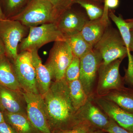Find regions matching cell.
Instances as JSON below:
<instances>
[{
    "instance_id": "cell-1",
    "label": "cell",
    "mask_w": 133,
    "mask_h": 133,
    "mask_svg": "<svg viewBox=\"0 0 133 133\" xmlns=\"http://www.w3.org/2000/svg\"><path fill=\"white\" fill-rule=\"evenodd\" d=\"M47 121L50 127H61L70 121L81 118L70 96L69 83L64 78L52 82L43 97Z\"/></svg>"
},
{
    "instance_id": "cell-2",
    "label": "cell",
    "mask_w": 133,
    "mask_h": 133,
    "mask_svg": "<svg viewBox=\"0 0 133 133\" xmlns=\"http://www.w3.org/2000/svg\"><path fill=\"white\" fill-rule=\"evenodd\" d=\"M61 12L45 0H32L23 11L9 18L26 27L56 23Z\"/></svg>"
},
{
    "instance_id": "cell-3",
    "label": "cell",
    "mask_w": 133,
    "mask_h": 133,
    "mask_svg": "<svg viewBox=\"0 0 133 133\" xmlns=\"http://www.w3.org/2000/svg\"><path fill=\"white\" fill-rule=\"evenodd\" d=\"M66 41L65 36L59 30L56 23H46L30 27L28 35L23 39L19 45L21 51L38 50L46 44Z\"/></svg>"
},
{
    "instance_id": "cell-4",
    "label": "cell",
    "mask_w": 133,
    "mask_h": 133,
    "mask_svg": "<svg viewBox=\"0 0 133 133\" xmlns=\"http://www.w3.org/2000/svg\"><path fill=\"white\" fill-rule=\"evenodd\" d=\"M108 27L93 48L101 55L104 65L109 64L117 59H124L127 56V49L119 32Z\"/></svg>"
},
{
    "instance_id": "cell-5",
    "label": "cell",
    "mask_w": 133,
    "mask_h": 133,
    "mask_svg": "<svg viewBox=\"0 0 133 133\" xmlns=\"http://www.w3.org/2000/svg\"><path fill=\"white\" fill-rule=\"evenodd\" d=\"M73 57L71 48L66 41L55 42L45 65L49 70L52 79L56 81L65 78L66 69Z\"/></svg>"
},
{
    "instance_id": "cell-6",
    "label": "cell",
    "mask_w": 133,
    "mask_h": 133,
    "mask_svg": "<svg viewBox=\"0 0 133 133\" xmlns=\"http://www.w3.org/2000/svg\"><path fill=\"white\" fill-rule=\"evenodd\" d=\"M13 64L22 90L26 92L40 94L31 52L21 51L13 61Z\"/></svg>"
},
{
    "instance_id": "cell-7",
    "label": "cell",
    "mask_w": 133,
    "mask_h": 133,
    "mask_svg": "<svg viewBox=\"0 0 133 133\" xmlns=\"http://www.w3.org/2000/svg\"><path fill=\"white\" fill-rule=\"evenodd\" d=\"M26 31V26L18 21L0 20V38L5 46L6 56L13 61L18 56V45Z\"/></svg>"
},
{
    "instance_id": "cell-8",
    "label": "cell",
    "mask_w": 133,
    "mask_h": 133,
    "mask_svg": "<svg viewBox=\"0 0 133 133\" xmlns=\"http://www.w3.org/2000/svg\"><path fill=\"white\" fill-rule=\"evenodd\" d=\"M123 58L116 59L109 64L102 63L98 70L99 78L97 86L98 96L102 97L115 90L124 88L123 77L119 73V66Z\"/></svg>"
},
{
    "instance_id": "cell-9",
    "label": "cell",
    "mask_w": 133,
    "mask_h": 133,
    "mask_svg": "<svg viewBox=\"0 0 133 133\" xmlns=\"http://www.w3.org/2000/svg\"><path fill=\"white\" fill-rule=\"evenodd\" d=\"M102 62L101 55L94 48L80 58L79 79L89 97H92L96 76Z\"/></svg>"
},
{
    "instance_id": "cell-10",
    "label": "cell",
    "mask_w": 133,
    "mask_h": 133,
    "mask_svg": "<svg viewBox=\"0 0 133 133\" xmlns=\"http://www.w3.org/2000/svg\"><path fill=\"white\" fill-rule=\"evenodd\" d=\"M27 115L36 129L42 133H51L47 121L43 97L40 94L23 91Z\"/></svg>"
},
{
    "instance_id": "cell-11",
    "label": "cell",
    "mask_w": 133,
    "mask_h": 133,
    "mask_svg": "<svg viewBox=\"0 0 133 133\" xmlns=\"http://www.w3.org/2000/svg\"><path fill=\"white\" fill-rule=\"evenodd\" d=\"M72 5L62 11L55 23L65 37L80 33L88 21L84 15Z\"/></svg>"
},
{
    "instance_id": "cell-12",
    "label": "cell",
    "mask_w": 133,
    "mask_h": 133,
    "mask_svg": "<svg viewBox=\"0 0 133 133\" xmlns=\"http://www.w3.org/2000/svg\"><path fill=\"white\" fill-rule=\"evenodd\" d=\"M94 102L109 118L119 125L133 133V113L122 109L115 103L98 96Z\"/></svg>"
},
{
    "instance_id": "cell-13",
    "label": "cell",
    "mask_w": 133,
    "mask_h": 133,
    "mask_svg": "<svg viewBox=\"0 0 133 133\" xmlns=\"http://www.w3.org/2000/svg\"><path fill=\"white\" fill-rule=\"evenodd\" d=\"M22 91L12 90L0 85L1 111L27 115L26 103Z\"/></svg>"
},
{
    "instance_id": "cell-14",
    "label": "cell",
    "mask_w": 133,
    "mask_h": 133,
    "mask_svg": "<svg viewBox=\"0 0 133 133\" xmlns=\"http://www.w3.org/2000/svg\"><path fill=\"white\" fill-rule=\"evenodd\" d=\"M90 97H89L85 104L79 109V116L81 118L85 119L104 130L109 126L111 118L92 103Z\"/></svg>"
},
{
    "instance_id": "cell-15",
    "label": "cell",
    "mask_w": 133,
    "mask_h": 133,
    "mask_svg": "<svg viewBox=\"0 0 133 133\" xmlns=\"http://www.w3.org/2000/svg\"><path fill=\"white\" fill-rule=\"evenodd\" d=\"M38 51L35 50L31 52L33 65L35 70L38 91L43 97L49 91L52 79L49 69L43 64Z\"/></svg>"
},
{
    "instance_id": "cell-16",
    "label": "cell",
    "mask_w": 133,
    "mask_h": 133,
    "mask_svg": "<svg viewBox=\"0 0 133 133\" xmlns=\"http://www.w3.org/2000/svg\"><path fill=\"white\" fill-rule=\"evenodd\" d=\"M6 55L0 58V85L12 90L22 91L14 64Z\"/></svg>"
},
{
    "instance_id": "cell-17",
    "label": "cell",
    "mask_w": 133,
    "mask_h": 133,
    "mask_svg": "<svg viewBox=\"0 0 133 133\" xmlns=\"http://www.w3.org/2000/svg\"><path fill=\"white\" fill-rule=\"evenodd\" d=\"M109 25L101 18L88 21L80 33L83 38L93 48L102 37Z\"/></svg>"
},
{
    "instance_id": "cell-18",
    "label": "cell",
    "mask_w": 133,
    "mask_h": 133,
    "mask_svg": "<svg viewBox=\"0 0 133 133\" xmlns=\"http://www.w3.org/2000/svg\"><path fill=\"white\" fill-rule=\"evenodd\" d=\"M5 121L18 133H33L35 128L26 115L19 113H3ZM36 129V128H35Z\"/></svg>"
},
{
    "instance_id": "cell-19",
    "label": "cell",
    "mask_w": 133,
    "mask_h": 133,
    "mask_svg": "<svg viewBox=\"0 0 133 133\" xmlns=\"http://www.w3.org/2000/svg\"><path fill=\"white\" fill-rule=\"evenodd\" d=\"M125 88L112 91L101 97L113 102L125 111L133 113V97Z\"/></svg>"
},
{
    "instance_id": "cell-20",
    "label": "cell",
    "mask_w": 133,
    "mask_h": 133,
    "mask_svg": "<svg viewBox=\"0 0 133 133\" xmlns=\"http://www.w3.org/2000/svg\"><path fill=\"white\" fill-rule=\"evenodd\" d=\"M68 83L72 102L75 108L78 110L85 104L89 97L87 95L79 79Z\"/></svg>"
},
{
    "instance_id": "cell-21",
    "label": "cell",
    "mask_w": 133,
    "mask_h": 133,
    "mask_svg": "<svg viewBox=\"0 0 133 133\" xmlns=\"http://www.w3.org/2000/svg\"><path fill=\"white\" fill-rule=\"evenodd\" d=\"M74 56L80 58L93 48L83 38L80 33L65 37Z\"/></svg>"
},
{
    "instance_id": "cell-22",
    "label": "cell",
    "mask_w": 133,
    "mask_h": 133,
    "mask_svg": "<svg viewBox=\"0 0 133 133\" xmlns=\"http://www.w3.org/2000/svg\"><path fill=\"white\" fill-rule=\"evenodd\" d=\"M32 1L0 0V5L5 18L8 19L21 12Z\"/></svg>"
},
{
    "instance_id": "cell-23",
    "label": "cell",
    "mask_w": 133,
    "mask_h": 133,
    "mask_svg": "<svg viewBox=\"0 0 133 133\" xmlns=\"http://www.w3.org/2000/svg\"><path fill=\"white\" fill-rule=\"evenodd\" d=\"M109 17L116 24L127 49V56L131 55L129 50L131 34L130 28L127 22L123 19L121 15L117 16L112 11L109 10Z\"/></svg>"
},
{
    "instance_id": "cell-24",
    "label": "cell",
    "mask_w": 133,
    "mask_h": 133,
    "mask_svg": "<svg viewBox=\"0 0 133 133\" xmlns=\"http://www.w3.org/2000/svg\"><path fill=\"white\" fill-rule=\"evenodd\" d=\"M90 0H74L73 3H77L84 9L90 21L96 20L102 17L104 8L91 2Z\"/></svg>"
},
{
    "instance_id": "cell-25",
    "label": "cell",
    "mask_w": 133,
    "mask_h": 133,
    "mask_svg": "<svg viewBox=\"0 0 133 133\" xmlns=\"http://www.w3.org/2000/svg\"><path fill=\"white\" fill-rule=\"evenodd\" d=\"M80 74V58L74 56L66 69L65 79L68 83L79 79Z\"/></svg>"
},
{
    "instance_id": "cell-26",
    "label": "cell",
    "mask_w": 133,
    "mask_h": 133,
    "mask_svg": "<svg viewBox=\"0 0 133 133\" xmlns=\"http://www.w3.org/2000/svg\"><path fill=\"white\" fill-rule=\"evenodd\" d=\"M128 63L127 69H124L125 76L123 77L124 84L128 85L130 88L133 89V56L128 57Z\"/></svg>"
},
{
    "instance_id": "cell-27",
    "label": "cell",
    "mask_w": 133,
    "mask_h": 133,
    "mask_svg": "<svg viewBox=\"0 0 133 133\" xmlns=\"http://www.w3.org/2000/svg\"><path fill=\"white\" fill-rule=\"evenodd\" d=\"M50 3L59 12H62L66 8L73 4L72 0H45Z\"/></svg>"
},
{
    "instance_id": "cell-28",
    "label": "cell",
    "mask_w": 133,
    "mask_h": 133,
    "mask_svg": "<svg viewBox=\"0 0 133 133\" xmlns=\"http://www.w3.org/2000/svg\"><path fill=\"white\" fill-rule=\"evenodd\" d=\"M104 131L109 133H133L120 127L111 119L109 126Z\"/></svg>"
},
{
    "instance_id": "cell-29",
    "label": "cell",
    "mask_w": 133,
    "mask_h": 133,
    "mask_svg": "<svg viewBox=\"0 0 133 133\" xmlns=\"http://www.w3.org/2000/svg\"><path fill=\"white\" fill-rule=\"evenodd\" d=\"M0 133H18L15 129L5 121L0 123Z\"/></svg>"
},
{
    "instance_id": "cell-30",
    "label": "cell",
    "mask_w": 133,
    "mask_h": 133,
    "mask_svg": "<svg viewBox=\"0 0 133 133\" xmlns=\"http://www.w3.org/2000/svg\"><path fill=\"white\" fill-rule=\"evenodd\" d=\"M87 129L84 126H79L76 128L59 133H88Z\"/></svg>"
},
{
    "instance_id": "cell-31",
    "label": "cell",
    "mask_w": 133,
    "mask_h": 133,
    "mask_svg": "<svg viewBox=\"0 0 133 133\" xmlns=\"http://www.w3.org/2000/svg\"><path fill=\"white\" fill-rule=\"evenodd\" d=\"M6 55L5 46L0 38V58Z\"/></svg>"
},
{
    "instance_id": "cell-32",
    "label": "cell",
    "mask_w": 133,
    "mask_h": 133,
    "mask_svg": "<svg viewBox=\"0 0 133 133\" xmlns=\"http://www.w3.org/2000/svg\"><path fill=\"white\" fill-rule=\"evenodd\" d=\"M127 22L131 31H133V19H128L126 20Z\"/></svg>"
},
{
    "instance_id": "cell-33",
    "label": "cell",
    "mask_w": 133,
    "mask_h": 133,
    "mask_svg": "<svg viewBox=\"0 0 133 133\" xmlns=\"http://www.w3.org/2000/svg\"><path fill=\"white\" fill-rule=\"evenodd\" d=\"M131 42L129 45L130 51H133V31H131Z\"/></svg>"
},
{
    "instance_id": "cell-34",
    "label": "cell",
    "mask_w": 133,
    "mask_h": 133,
    "mask_svg": "<svg viewBox=\"0 0 133 133\" xmlns=\"http://www.w3.org/2000/svg\"><path fill=\"white\" fill-rule=\"evenodd\" d=\"M5 121L3 114L0 110V123Z\"/></svg>"
},
{
    "instance_id": "cell-35",
    "label": "cell",
    "mask_w": 133,
    "mask_h": 133,
    "mask_svg": "<svg viewBox=\"0 0 133 133\" xmlns=\"http://www.w3.org/2000/svg\"><path fill=\"white\" fill-rule=\"evenodd\" d=\"M6 19L4 16V15L3 14L1 8V5H0V20L2 19Z\"/></svg>"
},
{
    "instance_id": "cell-36",
    "label": "cell",
    "mask_w": 133,
    "mask_h": 133,
    "mask_svg": "<svg viewBox=\"0 0 133 133\" xmlns=\"http://www.w3.org/2000/svg\"><path fill=\"white\" fill-rule=\"evenodd\" d=\"M126 90L133 97V89L131 88H125Z\"/></svg>"
},
{
    "instance_id": "cell-37",
    "label": "cell",
    "mask_w": 133,
    "mask_h": 133,
    "mask_svg": "<svg viewBox=\"0 0 133 133\" xmlns=\"http://www.w3.org/2000/svg\"><path fill=\"white\" fill-rule=\"evenodd\" d=\"M72 2H73V1H74V0H72ZM91 1H93L96 2H104V0H91Z\"/></svg>"
},
{
    "instance_id": "cell-38",
    "label": "cell",
    "mask_w": 133,
    "mask_h": 133,
    "mask_svg": "<svg viewBox=\"0 0 133 133\" xmlns=\"http://www.w3.org/2000/svg\"><path fill=\"white\" fill-rule=\"evenodd\" d=\"M88 133H101L98 132H97V131H95V132H88Z\"/></svg>"
},
{
    "instance_id": "cell-39",
    "label": "cell",
    "mask_w": 133,
    "mask_h": 133,
    "mask_svg": "<svg viewBox=\"0 0 133 133\" xmlns=\"http://www.w3.org/2000/svg\"><path fill=\"white\" fill-rule=\"evenodd\" d=\"M107 0H104V5H105L106 3L107 2Z\"/></svg>"
}]
</instances>
